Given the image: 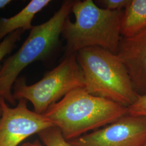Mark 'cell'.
<instances>
[{"instance_id": "cell-15", "label": "cell", "mask_w": 146, "mask_h": 146, "mask_svg": "<svg viewBox=\"0 0 146 146\" xmlns=\"http://www.w3.org/2000/svg\"><path fill=\"white\" fill-rule=\"evenodd\" d=\"M11 2V0H0V9L5 8Z\"/></svg>"}, {"instance_id": "cell-1", "label": "cell", "mask_w": 146, "mask_h": 146, "mask_svg": "<svg viewBox=\"0 0 146 146\" xmlns=\"http://www.w3.org/2000/svg\"><path fill=\"white\" fill-rule=\"evenodd\" d=\"M127 114V107L80 88L52 104L43 114L60 129L66 140H73Z\"/></svg>"}, {"instance_id": "cell-17", "label": "cell", "mask_w": 146, "mask_h": 146, "mask_svg": "<svg viewBox=\"0 0 146 146\" xmlns=\"http://www.w3.org/2000/svg\"><path fill=\"white\" fill-rule=\"evenodd\" d=\"M1 97L0 96V99H1ZM0 113H1V107H0Z\"/></svg>"}, {"instance_id": "cell-16", "label": "cell", "mask_w": 146, "mask_h": 146, "mask_svg": "<svg viewBox=\"0 0 146 146\" xmlns=\"http://www.w3.org/2000/svg\"><path fill=\"white\" fill-rule=\"evenodd\" d=\"M23 146H40L36 143H27L24 145Z\"/></svg>"}, {"instance_id": "cell-7", "label": "cell", "mask_w": 146, "mask_h": 146, "mask_svg": "<svg viewBox=\"0 0 146 146\" xmlns=\"http://www.w3.org/2000/svg\"><path fill=\"white\" fill-rule=\"evenodd\" d=\"M70 143L72 146H143L146 145V117L127 114Z\"/></svg>"}, {"instance_id": "cell-9", "label": "cell", "mask_w": 146, "mask_h": 146, "mask_svg": "<svg viewBox=\"0 0 146 146\" xmlns=\"http://www.w3.org/2000/svg\"><path fill=\"white\" fill-rule=\"evenodd\" d=\"M50 2V0H32L15 15L0 19V40L17 30H31L33 27L31 22L35 15Z\"/></svg>"}, {"instance_id": "cell-3", "label": "cell", "mask_w": 146, "mask_h": 146, "mask_svg": "<svg viewBox=\"0 0 146 146\" xmlns=\"http://www.w3.org/2000/svg\"><path fill=\"white\" fill-rule=\"evenodd\" d=\"M76 58L89 93L127 108L135 102L139 95L117 54L89 47L76 52Z\"/></svg>"}, {"instance_id": "cell-6", "label": "cell", "mask_w": 146, "mask_h": 146, "mask_svg": "<svg viewBox=\"0 0 146 146\" xmlns=\"http://www.w3.org/2000/svg\"><path fill=\"white\" fill-rule=\"evenodd\" d=\"M19 100L11 108L0 99V146H17L29 136L55 127L44 114L29 110L27 100Z\"/></svg>"}, {"instance_id": "cell-13", "label": "cell", "mask_w": 146, "mask_h": 146, "mask_svg": "<svg viewBox=\"0 0 146 146\" xmlns=\"http://www.w3.org/2000/svg\"><path fill=\"white\" fill-rule=\"evenodd\" d=\"M127 108L129 115L146 117V94L139 95L135 102Z\"/></svg>"}, {"instance_id": "cell-2", "label": "cell", "mask_w": 146, "mask_h": 146, "mask_svg": "<svg viewBox=\"0 0 146 146\" xmlns=\"http://www.w3.org/2000/svg\"><path fill=\"white\" fill-rule=\"evenodd\" d=\"M75 22L67 18L62 31L66 41L64 56L89 47H99L117 54L121 38L123 11L100 8L93 0L74 1Z\"/></svg>"}, {"instance_id": "cell-14", "label": "cell", "mask_w": 146, "mask_h": 146, "mask_svg": "<svg viewBox=\"0 0 146 146\" xmlns=\"http://www.w3.org/2000/svg\"><path fill=\"white\" fill-rule=\"evenodd\" d=\"M131 0H101L99 3L104 9L110 11H123L129 3Z\"/></svg>"}, {"instance_id": "cell-8", "label": "cell", "mask_w": 146, "mask_h": 146, "mask_svg": "<svg viewBox=\"0 0 146 146\" xmlns=\"http://www.w3.org/2000/svg\"><path fill=\"white\" fill-rule=\"evenodd\" d=\"M117 54L136 93L146 94V29L133 36H121Z\"/></svg>"}, {"instance_id": "cell-11", "label": "cell", "mask_w": 146, "mask_h": 146, "mask_svg": "<svg viewBox=\"0 0 146 146\" xmlns=\"http://www.w3.org/2000/svg\"><path fill=\"white\" fill-rule=\"evenodd\" d=\"M39 135L46 146H72L66 140L60 129L55 127L42 131Z\"/></svg>"}, {"instance_id": "cell-5", "label": "cell", "mask_w": 146, "mask_h": 146, "mask_svg": "<svg viewBox=\"0 0 146 146\" xmlns=\"http://www.w3.org/2000/svg\"><path fill=\"white\" fill-rule=\"evenodd\" d=\"M84 75L79 66L76 53L63 58L58 66L46 73L35 84H27L25 77H19L13 85L15 100L31 101L34 111L43 114L48 108L74 89L84 88Z\"/></svg>"}, {"instance_id": "cell-18", "label": "cell", "mask_w": 146, "mask_h": 146, "mask_svg": "<svg viewBox=\"0 0 146 146\" xmlns=\"http://www.w3.org/2000/svg\"><path fill=\"white\" fill-rule=\"evenodd\" d=\"M143 146H146V145H144Z\"/></svg>"}, {"instance_id": "cell-12", "label": "cell", "mask_w": 146, "mask_h": 146, "mask_svg": "<svg viewBox=\"0 0 146 146\" xmlns=\"http://www.w3.org/2000/svg\"><path fill=\"white\" fill-rule=\"evenodd\" d=\"M23 32L22 29L14 31L4 38L3 40L0 43V64L5 56L9 54L14 49L16 42L21 39Z\"/></svg>"}, {"instance_id": "cell-10", "label": "cell", "mask_w": 146, "mask_h": 146, "mask_svg": "<svg viewBox=\"0 0 146 146\" xmlns=\"http://www.w3.org/2000/svg\"><path fill=\"white\" fill-rule=\"evenodd\" d=\"M146 29V0H131L123 11L121 36H133Z\"/></svg>"}, {"instance_id": "cell-4", "label": "cell", "mask_w": 146, "mask_h": 146, "mask_svg": "<svg viewBox=\"0 0 146 146\" xmlns=\"http://www.w3.org/2000/svg\"><path fill=\"white\" fill-rule=\"evenodd\" d=\"M74 2L71 0L64 1L50 19L33 26L21 48L1 66L0 96L11 104H15L11 89L20 73L32 63L44 60L56 49Z\"/></svg>"}]
</instances>
